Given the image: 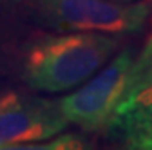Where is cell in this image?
Masks as SVG:
<instances>
[{
	"label": "cell",
	"instance_id": "1",
	"mask_svg": "<svg viewBox=\"0 0 152 150\" xmlns=\"http://www.w3.org/2000/svg\"><path fill=\"white\" fill-rule=\"evenodd\" d=\"M123 45V34L65 31L31 33L15 54L22 82L33 92H65L94 76Z\"/></svg>",
	"mask_w": 152,
	"mask_h": 150
},
{
	"label": "cell",
	"instance_id": "2",
	"mask_svg": "<svg viewBox=\"0 0 152 150\" xmlns=\"http://www.w3.org/2000/svg\"><path fill=\"white\" fill-rule=\"evenodd\" d=\"M24 16L54 31H94L109 34L140 33L148 18L147 2L112 0H22Z\"/></svg>",
	"mask_w": 152,
	"mask_h": 150
},
{
	"label": "cell",
	"instance_id": "4",
	"mask_svg": "<svg viewBox=\"0 0 152 150\" xmlns=\"http://www.w3.org/2000/svg\"><path fill=\"white\" fill-rule=\"evenodd\" d=\"M67 125L58 100L22 90L0 96V148H27L60 134Z\"/></svg>",
	"mask_w": 152,
	"mask_h": 150
},
{
	"label": "cell",
	"instance_id": "8",
	"mask_svg": "<svg viewBox=\"0 0 152 150\" xmlns=\"http://www.w3.org/2000/svg\"><path fill=\"white\" fill-rule=\"evenodd\" d=\"M112 2H123V4H129V2H136V0H112Z\"/></svg>",
	"mask_w": 152,
	"mask_h": 150
},
{
	"label": "cell",
	"instance_id": "7",
	"mask_svg": "<svg viewBox=\"0 0 152 150\" xmlns=\"http://www.w3.org/2000/svg\"><path fill=\"white\" fill-rule=\"evenodd\" d=\"M22 7V0H0V13H13Z\"/></svg>",
	"mask_w": 152,
	"mask_h": 150
},
{
	"label": "cell",
	"instance_id": "3",
	"mask_svg": "<svg viewBox=\"0 0 152 150\" xmlns=\"http://www.w3.org/2000/svg\"><path fill=\"white\" fill-rule=\"evenodd\" d=\"M132 63V47H121L103 71L94 74L74 92L60 98L58 101L65 119L85 132L105 130L127 90Z\"/></svg>",
	"mask_w": 152,
	"mask_h": 150
},
{
	"label": "cell",
	"instance_id": "6",
	"mask_svg": "<svg viewBox=\"0 0 152 150\" xmlns=\"http://www.w3.org/2000/svg\"><path fill=\"white\" fill-rule=\"evenodd\" d=\"M152 78V29L145 40V45L140 52L138 58H134V63H132V69H130V76H129V83H127V89L129 87H134L145 80H150Z\"/></svg>",
	"mask_w": 152,
	"mask_h": 150
},
{
	"label": "cell",
	"instance_id": "5",
	"mask_svg": "<svg viewBox=\"0 0 152 150\" xmlns=\"http://www.w3.org/2000/svg\"><path fill=\"white\" fill-rule=\"evenodd\" d=\"M105 130L123 146L152 150V78L125 90Z\"/></svg>",
	"mask_w": 152,
	"mask_h": 150
}]
</instances>
